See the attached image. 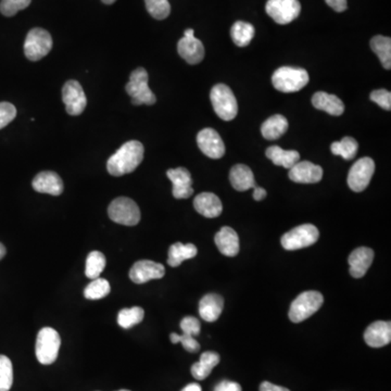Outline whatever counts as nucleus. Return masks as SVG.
<instances>
[{"instance_id":"1","label":"nucleus","mask_w":391,"mask_h":391,"mask_svg":"<svg viewBox=\"0 0 391 391\" xmlns=\"http://www.w3.org/2000/svg\"><path fill=\"white\" fill-rule=\"evenodd\" d=\"M143 144L138 140H130L109 158L107 170L114 177H122L137 169L144 160Z\"/></svg>"},{"instance_id":"2","label":"nucleus","mask_w":391,"mask_h":391,"mask_svg":"<svg viewBox=\"0 0 391 391\" xmlns=\"http://www.w3.org/2000/svg\"><path fill=\"white\" fill-rule=\"evenodd\" d=\"M310 78L307 71L301 68L282 67L274 72L272 83L282 92H296L307 86Z\"/></svg>"},{"instance_id":"3","label":"nucleus","mask_w":391,"mask_h":391,"mask_svg":"<svg viewBox=\"0 0 391 391\" xmlns=\"http://www.w3.org/2000/svg\"><path fill=\"white\" fill-rule=\"evenodd\" d=\"M148 81L149 76L147 71L144 68L136 69L130 73V82L126 84L125 90L132 98V104L135 106H140V104L152 106L157 102L155 94L149 88Z\"/></svg>"},{"instance_id":"4","label":"nucleus","mask_w":391,"mask_h":391,"mask_svg":"<svg viewBox=\"0 0 391 391\" xmlns=\"http://www.w3.org/2000/svg\"><path fill=\"white\" fill-rule=\"evenodd\" d=\"M210 100L219 118L224 121H232L236 118L238 104L230 87L224 84L215 85L211 90Z\"/></svg>"},{"instance_id":"5","label":"nucleus","mask_w":391,"mask_h":391,"mask_svg":"<svg viewBox=\"0 0 391 391\" xmlns=\"http://www.w3.org/2000/svg\"><path fill=\"white\" fill-rule=\"evenodd\" d=\"M61 338L58 331L51 327H43L37 335L36 353L37 360L43 365L53 364L58 357L60 350Z\"/></svg>"},{"instance_id":"6","label":"nucleus","mask_w":391,"mask_h":391,"mask_svg":"<svg viewBox=\"0 0 391 391\" xmlns=\"http://www.w3.org/2000/svg\"><path fill=\"white\" fill-rule=\"evenodd\" d=\"M324 298L319 291H304L300 294L289 309V319L294 323H300L309 319L323 306Z\"/></svg>"},{"instance_id":"7","label":"nucleus","mask_w":391,"mask_h":391,"mask_svg":"<svg viewBox=\"0 0 391 391\" xmlns=\"http://www.w3.org/2000/svg\"><path fill=\"white\" fill-rule=\"evenodd\" d=\"M320 232L317 226L312 224L299 225L289 232L282 235L280 242L282 248L288 252L307 248L319 240Z\"/></svg>"},{"instance_id":"8","label":"nucleus","mask_w":391,"mask_h":391,"mask_svg":"<svg viewBox=\"0 0 391 391\" xmlns=\"http://www.w3.org/2000/svg\"><path fill=\"white\" fill-rule=\"evenodd\" d=\"M108 214L114 222L125 226H135L140 221L137 203L126 197L114 199L109 205Z\"/></svg>"},{"instance_id":"9","label":"nucleus","mask_w":391,"mask_h":391,"mask_svg":"<svg viewBox=\"0 0 391 391\" xmlns=\"http://www.w3.org/2000/svg\"><path fill=\"white\" fill-rule=\"evenodd\" d=\"M53 48V37L46 29H31L25 43V53L29 60L39 61L46 57Z\"/></svg>"},{"instance_id":"10","label":"nucleus","mask_w":391,"mask_h":391,"mask_svg":"<svg viewBox=\"0 0 391 391\" xmlns=\"http://www.w3.org/2000/svg\"><path fill=\"white\" fill-rule=\"evenodd\" d=\"M266 10L277 25H286L299 17L301 5L299 0H268Z\"/></svg>"},{"instance_id":"11","label":"nucleus","mask_w":391,"mask_h":391,"mask_svg":"<svg viewBox=\"0 0 391 391\" xmlns=\"http://www.w3.org/2000/svg\"><path fill=\"white\" fill-rule=\"evenodd\" d=\"M374 172V160L369 157L361 158L351 167L348 174V185L355 193H361L369 186Z\"/></svg>"},{"instance_id":"12","label":"nucleus","mask_w":391,"mask_h":391,"mask_svg":"<svg viewBox=\"0 0 391 391\" xmlns=\"http://www.w3.org/2000/svg\"><path fill=\"white\" fill-rule=\"evenodd\" d=\"M62 100L70 116H80L86 108V95L78 81L71 80L65 83L62 88Z\"/></svg>"},{"instance_id":"13","label":"nucleus","mask_w":391,"mask_h":391,"mask_svg":"<svg viewBox=\"0 0 391 391\" xmlns=\"http://www.w3.org/2000/svg\"><path fill=\"white\" fill-rule=\"evenodd\" d=\"M179 56L189 64H198L205 58V47L200 39H196L193 29L184 32L183 39L177 43Z\"/></svg>"},{"instance_id":"14","label":"nucleus","mask_w":391,"mask_h":391,"mask_svg":"<svg viewBox=\"0 0 391 391\" xmlns=\"http://www.w3.org/2000/svg\"><path fill=\"white\" fill-rule=\"evenodd\" d=\"M199 149L211 159H220L225 155V146L220 134L213 128H203L197 135Z\"/></svg>"},{"instance_id":"15","label":"nucleus","mask_w":391,"mask_h":391,"mask_svg":"<svg viewBox=\"0 0 391 391\" xmlns=\"http://www.w3.org/2000/svg\"><path fill=\"white\" fill-rule=\"evenodd\" d=\"M165 274V266L150 260L137 261L130 270V278L135 284H145L152 280H160Z\"/></svg>"},{"instance_id":"16","label":"nucleus","mask_w":391,"mask_h":391,"mask_svg":"<svg viewBox=\"0 0 391 391\" xmlns=\"http://www.w3.org/2000/svg\"><path fill=\"white\" fill-rule=\"evenodd\" d=\"M167 177L173 184L174 198L187 199L193 193V179L188 170L177 167L167 172Z\"/></svg>"},{"instance_id":"17","label":"nucleus","mask_w":391,"mask_h":391,"mask_svg":"<svg viewBox=\"0 0 391 391\" xmlns=\"http://www.w3.org/2000/svg\"><path fill=\"white\" fill-rule=\"evenodd\" d=\"M323 177V169L309 161H299L289 169V179L295 183H319Z\"/></svg>"},{"instance_id":"18","label":"nucleus","mask_w":391,"mask_h":391,"mask_svg":"<svg viewBox=\"0 0 391 391\" xmlns=\"http://www.w3.org/2000/svg\"><path fill=\"white\" fill-rule=\"evenodd\" d=\"M32 186L37 193H49L53 196H60L64 188L61 177L55 172L50 171H43L37 174L33 179Z\"/></svg>"},{"instance_id":"19","label":"nucleus","mask_w":391,"mask_h":391,"mask_svg":"<svg viewBox=\"0 0 391 391\" xmlns=\"http://www.w3.org/2000/svg\"><path fill=\"white\" fill-rule=\"evenodd\" d=\"M374 260V252L367 247H360L355 249L349 256V266L350 274L355 278H361L366 274L369 266H372Z\"/></svg>"},{"instance_id":"20","label":"nucleus","mask_w":391,"mask_h":391,"mask_svg":"<svg viewBox=\"0 0 391 391\" xmlns=\"http://www.w3.org/2000/svg\"><path fill=\"white\" fill-rule=\"evenodd\" d=\"M364 341L372 348L389 345L391 341L390 322L377 321L371 324L364 331Z\"/></svg>"},{"instance_id":"21","label":"nucleus","mask_w":391,"mask_h":391,"mask_svg":"<svg viewBox=\"0 0 391 391\" xmlns=\"http://www.w3.org/2000/svg\"><path fill=\"white\" fill-rule=\"evenodd\" d=\"M193 207L199 214L208 219L220 217L223 212L222 201L212 193H199L193 200Z\"/></svg>"},{"instance_id":"22","label":"nucleus","mask_w":391,"mask_h":391,"mask_svg":"<svg viewBox=\"0 0 391 391\" xmlns=\"http://www.w3.org/2000/svg\"><path fill=\"white\" fill-rule=\"evenodd\" d=\"M215 245L221 254L226 256H235L238 254L239 237L232 227L224 226L215 234Z\"/></svg>"},{"instance_id":"23","label":"nucleus","mask_w":391,"mask_h":391,"mask_svg":"<svg viewBox=\"0 0 391 391\" xmlns=\"http://www.w3.org/2000/svg\"><path fill=\"white\" fill-rule=\"evenodd\" d=\"M223 308H224L223 298L217 294H209L199 302V314L203 321L212 323L220 317Z\"/></svg>"},{"instance_id":"24","label":"nucleus","mask_w":391,"mask_h":391,"mask_svg":"<svg viewBox=\"0 0 391 391\" xmlns=\"http://www.w3.org/2000/svg\"><path fill=\"white\" fill-rule=\"evenodd\" d=\"M312 104L314 108L322 111L327 112L334 116H339L345 111V104L335 95L327 94V92H315L312 97Z\"/></svg>"},{"instance_id":"25","label":"nucleus","mask_w":391,"mask_h":391,"mask_svg":"<svg viewBox=\"0 0 391 391\" xmlns=\"http://www.w3.org/2000/svg\"><path fill=\"white\" fill-rule=\"evenodd\" d=\"M230 181L236 191H246L256 186L252 169L245 165H236L230 172Z\"/></svg>"},{"instance_id":"26","label":"nucleus","mask_w":391,"mask_h":391,"mask_svg":"<svg viewBox=\"0 0 391 391\" xmlns=\"http://www.w3.org/2000/svg\"><path fill=\"white\" fill-rule=\"evenodd\" d=\"M266 155L274 165L288 170L291 169L300 160L299 152L296 150H284L278 146L268 148Z\"/></svg>"},{"instance_id":"27","label":"nucleus","mask_w":391,"mask_h":391,"mask_svg":"<svg viewBox=\"0 0 391 391\" xmlns=\"http://www.w3.org/2000/svg\"><path fill=\"white\" fill-rule=\"evenodd\" d=\"M198 254V249L193 244H181L175 242L169 249L167 263L172 268H177L184 261L195 258Z\"/></svg>"},{"instance_id":"28","label":"nucleus","mask_w":391,"mask_h":391,"mask_svg":"<svg viewBox=\"0 0 391 391\" xmlns=\"http://www.w3.org/2000/svg\"><path fill=\"white\" fill-rule=\"evenodd\" d=\"M288 121L282 114L270 116L261 126V133L266 139L275 140L287 132Z\"/></svg>"},{"instance_id":"29","label":"nucleus","mask_w":391,"mask_h":391,"mask_svg":"<svg viewBox=\"0 0 391 391\" xmlns=\"http://www.w3.org/2000/svg\"><path fill=\"white\" fill-rule=\"evenodd\" d=\"M220 363V355L212 351L203 353L200 360L191 366V374L197 380H203L212 372V369Z\"/></svg>"},{"instance_id":"30","label":"nucleus","mask_w":391,"mask_h":391,"mask_svg":"<svg viewBox=\"0 0 391 391\" xmlns=\"http://www.w3.org/2000/svg\"><path fill=\"white\" fill-rule=\"evenodd\" d=\"M254 34H256V29L254 25L244 21L235 22L231 29V36L238 47L248 46L249 43H252Z\"/></svg>"},{"instance_id":"31","label":"nucleus","mask_w":391,"mask_h":391,"mask_svg":"<svg viewBox=\"0 0 391 391\" xmlns=\"http://www.w3.org/2000/svg\"><path fill=\"white\" fill-rule=\"evenodd\" d=\"M371 48L376 53L379 60L382 62L383 67L386 70L391 68V39L390 37L377 35L371 41Z\"/></svg>"},{"instance_id":"32","label":"nucleus","mask_w":391,"mask_h":391,"mask_svg":"<svg viewBox=\"0 0 391 391\" xmlns=\"http://www.w3.org/2000/svg\"><path fill=\"white\" fill-rule=\"evenodd\" d=\"M106 256L100 252H92L86 259L85 275L90 280H96L106 268Z\"/></svg>"},{"instance_id":"33","label":"nucleus","mask_w":391,"mask_h":391,"mask_svg":"<svg viewBox=\"0 0 391 391\" xmlns=\"http://www.w3.org/2000/svg\"><path fill=\"white\" fill-rule=\"evenodd\" d=\"M359 144L352 137H343L341 142L331 144V150L333 155L341 156L345 160H352L357 156Z\"/></svg>"},{"instance_id":"34","label":"nucleus","mask_w":391,"mask_h":391,"mask_svg":"<svg viewBox=\"0 0 391 391\" xmlns=\"http://www.w3.org/2000/svg\"><path fill=\"white\" fill-rule=\"evenodd\" d=\"M144 317H145V312L140 307L123 309L118 312V324L122 329H128L143 321Z\"/></svg>"},{"instance_id":"35","label":"nucleus","mask_w":391,"mask_h":391,"mask_svg":"<svg viewBox=\"0 0 391 391\" xmlns=\"http://www.w3.org/2000/svg\"><path fill=\"white\" fill-rule=\"evenodd\" d=\"M110 290L111 287L108 280L98 277L92 280L90 285H87L84 290V296L86 299L90 300L102 299L110 294Z\"/></svg>"},{"instance_id":"36","label":"nucleus","mask_w":391,"mask_h":391,"mask_svg":"<svg viewBox=\"0 0 391 391\" xmlns=\"http://www.w3.org/2000/svg\"><path fill=\"white\" fill-rule=\"evenodd\" d=\"M13 384V362L9 357L0 355V391H9Z\"/></svg>"},{"instance_id":"37","label":"nucleus","mask_w":391,"mask_h":391,"mask_svg":"<svg viewBox=\"0 0 391 391\" xmlns=\"http://www.w3.org/2000/svg\"><path fill=\"white\" fill-rule=\"evenodd\" d=\"M145 4L148 13L155 19H167L171 13L169 0H145Z\"/></svg>"},{"instance_id":"38","label":"nucleus","mask_w":391,"mask_h":391,"mask_svg":"<svg viewBox=\"0 0 391 391\" xmlns=\"http://www.w3.org/2000/svg\"><path fill=\"white\" fill-rule=\"evenodd\" d=\"M32 0H1L0 13L5 17H13L21 10L31 5Z\"/></svg>"},{"instance_id":"39","label":"nucleus","mask_w":391,"mask_h":391,"mask_svg":"<svg viewBox=\"0 0 391 391\" xmlns=\"http://www.w3.org/2000/svg\"><path fill=\"white\" fill-rule=\"evenodd\" d=\"M170 339H171L172 343H181L185 348V350L188 351V352H198L200 350V345H199L198 341H196L195 337H191V336L172 333L170 335Z\"/></svg>"},{"instance_id":"40","label":"nucleus","mask_w":391,"mask_h":391,"mask_svg":"<svg viewBox=\"0 0 391 391\" xmlns=\"http://www.w3.org/2000/svg\"><path fill=\"white\" fill-rule=\"evenodd\" d=\"M17 109L10 102H0V130L15 120Z\"/></svg>"},{"instance_id":"41","label":"nucleus","mask_w":391,"mask_h":391,"mask_svg":"<svg viewBox=\"0 0 391 391\" xmlns=\"http://www.w3.org/2000/svg\"><path fill=\"white\" fill-rule=\"evenodd\" d=\"M181 329L183 331L184 335L195 337L200 334V322L193 317H184L181 322Z\"/></svg>"},{"instance_id":"42","label":"nucleus","mask_w":391,"mask_h":391,"mask_svg":"<svg viewBox=\"0 0 391 391\" xmlns=\"http://www.w3.org/2000/svg\"><path fill=\"white\" fill-rule=\"evenodd\" d=\"M371 100L385 110L391 109V92L387 90H377L371 94Z\"/></svg>"},{"instance_id":"43","label":"nucleus","mask_w":391,"mask_h":391,"mask_svg":"<svg viewBox=\"0 0 391 391\" xmlns=\"http://www.w3.org/2000/svg\"><path fill=\"white\" fill-rule=\"evenodd\" d=\"M214 391H242V386L235 382L223 380L215 386Z\"/></svg>"},{"instance_id":"44","label":"nucleus","mask_w":391,"mask_h":391,"mask_svg":"<svg viewBox=\"0 0 391 391\" xmlns=\"http://www.w3.org/2000/svg\"><path fill=\"white\" fill-rule=\"evenodd\" d=\"M325 3L336 13H343L348 8L347 0H325Z\"/></svg>"},{"instance_id":"45","label":"nucleus","mask_w":391,"mask_h":391,"mask_svg":"<svg viewBox=\"0 0 391 391\" xmlns=\"http://www.w3.org/2000/svg\"><path fill=\"white\" fill-rule=\"evenodd\" d=\"M260 391H290L289 389L285 387L277 386V385L272 384L270 382H263L260 385Z\"/></svg>"},{"instance_id":"46","label":"nucleus","mask_w":391,"mask_h":391,"mask_svg":"<svg viewBox=\"0 0 391 391\" xmlns=\"http://www.w3.org/2000/svg\"><path fill=\"white\" fill-rule=\"evenodd\" d=\"M254 199L256 201H261L262 199L266 198V191L262 187H254Z\"/></svg>"},{"instance_id":"47","label":"nucleus","mask_w":391,"mask_h":391,"mask_svg":"<svg viewBox=\"0 0 391 391\" xmlns=\"http://www.w3.org/2000/svg\"><path fill=\"white\" fill-rule=\"evenodd\" d=\"M181 391H203V389H201L200 385L193 383V384L187 385L185 388L181 389Z\"/></svg>"},{"instance_id":"48","label":"nucleus","mask_w":391,"mask_h":391,"mask_svg":"<svg viewBox=\"0 0 391 391\" xmlns=\"http://www.w3.org/2000/svg\"><path fill=\"white\" fill-rule=\"evenodd\" d=\"M6 254H7V250H6V247L4 246V245L1 244V242H0V260H1V259H3L4 256H6Z\"/></svg>"},{"instance_id":"49","label":"nucleus","mask_w":391,"mask_h":391,"mask_svg":"<svg viewBox=\"0 0 391 391\" xmlns=\"http://www.w3.org/2000/svg\"><path fill=\"white\" fill-rule=\"evenodd\" d=\"M102 1L106 5H112V4L116 3V0H102Z\"/></svg>"},{"instance_id":"50","label":"nucleus","mask_w":391,"mask_h":391,"mask_svg":"<svg viewBox=\"0 0 391 391\" xmlns=\"http://www.w3.org/2000/svg\"><path fill=\"white\" fill-rule=\"evenodd\" d=\"M118 391H130V390H126V389H122V390H118Z\"/></svg>"}]
</instances>
